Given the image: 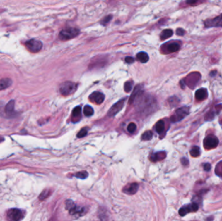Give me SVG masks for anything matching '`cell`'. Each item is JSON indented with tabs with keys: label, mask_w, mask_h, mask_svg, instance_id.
Instances as JSON below:
<instances>
[{
	"label": "cell",
	"mask_w": 222,
	"mask_h": 221,
	"mask_svg": "<svg viewBox=\"0 0 222 221\" xmlns=\"http://www.w3.org/2000/svg\"><path fill=\"white\" fill-rule=\"evenodd\" d=\"M133 102L135 103L136 108L143 113L151 112L155 104V100L153 97L149 94H144L143 91L138 95Z\"/></svg>",
	"instance_id": "1"
},
{
	"label": "cell",
	"mask_w": 222,
	"mask_h": 221,
	"mask_svg": "<svg viewBox=\"0 0 222 221\" xmlns=\"http://www.w3.org/2000/svg\"><path fill=\"white\" fill-rule=\"evenodd\" d=\"M65 204L66 209L69 211L70 214L72 215L81 216L85 213V208L77 206L71 200H68L66 201Z\"/></svg>",
	"instance_id": "2"
},
{
	"label": "cell",
	"mask_w": 222,
	"mask_h": 221,
	"mask_svg": "<svg viewBox=\"0 0 222 221\" xmlns=\"http://www.w3.org/2000/svg\"><path fill=\"white\" fill-rule=\"evenodd\" d=\"M79 30L77 28L69 27L62 30L59 34V38L61 40H68L76 37L79 34Z\"/></svg>",
	"instance_id": "3"
},
{
	"label": "cell",
	"mask_w": 222,
	"mask_h": 221,
	"mask_svg": "<svg viewBox=\"0 0 222 221\" xmlns=\"http://www.w3.org/2000/svg\"><path fill=\"white\" fill-rule=\"evenodd\" d=\"M77 87V85L76 83L71 82H65L62 83L60 86V92L64 96H68L72 94L76 91Z\"/></svg>",
	"instance_id": "4"
},
{
	"label": "cell",
	"mask_w": 222,
	"mask_h": 221,
	"mask_svg": "<svg viewBox=\"0 0 222 221\" xmlns=\"http://www.w3.org/2000/svg\"><path fill=\"white\" fill-rule=\"evenodd\" d=\"M189 113V108L187 106H184L182 108L177 109L175 111V113L171 117L170 121L172 123H177L184 119L186 116L188 115Z\"/></svg>",
	"instance_id": "5"
},
{
	"label": "cell",
	"mask_w": 222,
	"mask_h": 221,
	"mask_svg": "<svg viewBox=\"0 0 222 221\" xmlns=\"http://www.w3.org/2000/svg\"><path fill=\"white\" fill-rule=\"evenodd\" d=\"M23 217H24V214L23 211L19 209H11L7 211V213L8 221H20Z\"/></svg>",
	"instance_id": "6"
},
{
	"label": "cell",
	"mask_w": 222,
	"mask_h": 221,
	"mask_svg": "<svg viewBox=\"0 0 222 221\" xmlns=\"http://www.w3.org/2000/svg\"><path fill=\"white\" fill-rule=\"evenodd\" d=\"M42 42L36 39H31L25 42V46L29 51L31 53H37L42 48Z\"/></svg>",
	"instance_id": "7"
},
{
	"label": "cell",
	"mask_w": 222,
	"mask_h": 221,
	"mask_svg": "<svg viewBox=\"0 0 222 221\" xmlns=\"http://www.w3.org/2000/svg\"><path fill=\"white\" fill-rule=\"evenodd\" d=\"M219 143V140L217 137L214 135H209L206 136L204 139V147L206 149H211L216 148Z\"/></svg>",
	"instance_id": "8"
},
{
	"label": "cell",
	"mask_w": 222,
	"mask_h": 221,
	"mask_svg": "<svg viewBox=\"0 0 222 221\" xmlns=\"http://www.w3.org/2000/svg\"><path fill=\"white\" fill-rule=\"evenodd\" d=\"M125 101V99H121L118 101L114 105H112V106L109 110V112H108V116L109 117H113V116L116 115L118 112H120L124 106Z\"/></svg>",
	"instance_id": "9"
},
{
	"label": "cell",
	"mask_w": 222,
	"mask_h": 221,
	"mask_svg": "<svg viewBox=\"0 0 222 221\" xmlns=\"http://www.w3.org/2000/svg\"><path fill=\"white\" fill-rule=\"evenodd\" d=\"M198 209H199L198 204H196V203L193 202L190 204L185 206L182 207L179 210V213L180 215L183 217V216L186 215L187 214L190 213V212L197 211L198 210Z\"/></svg>",
	"instance_id": "10"
},
{
	"label": "cell",
	"mask_w": 222,
	"mask_h": 221,
	"mask_svg": "<svg viewBox=\"0 0 222 221\" xmlns=\"http://www.w3.org/2000/svg\"><path fill=\"white\" fill-rule=\"evenodd\" d=\"M89 99L92 103L97 104H100L105 100V95L99 91H95L89 96Z\"/></svg>",
	"instance_id": "11"
},
{
	"label": "cell",
	"mask_w": 222,
	"mask_h": 221,
	"mask_svg": "<svg viewBox=\"0 0 222 221\" xmlns=\"http://www.w3.org/2000/svg\"><path fill=\"white\" fill-rule=\"evenodd\" d=\"M206 27H222V14L212 20H208L205 22Z\"/></svg>",
	"instance_id": "12"
},
{
	"label": "cell",
	"mask_w": 222,
	"mask_h": 221,
	"mask_svg": "<svg viewBox=\"0 0 222 221\" xmlns=\"http://www.w3.org/2000/svg\"><path fill=\"white\" fill-rule=\"evenodd\" d=\"M139 184L137 183L129 184L124 187L123 191L126 194H128V195H134L139 189Z\"/></svg>",
	"instance_id": "13"
},
{
	"label": "cell",
	"mask_w": 222,
	"mask_h": 221,
	"mask_svg": "<svg viewBox=\"0 0 222 221\" xmlns=\"http://www.w3.org/2000/svg\"><path fill=\"white\" fill-rule=\"evenodd\" d=\"M195 96H196L197 100L203 101L208 96L207 90H206L205 88H201V89H197V90L196 91Z\"/></svg>",
	"instance_id": "14"
},
{
	"label": "cell",
	"mask_w": 222,
	"mask_h": 221,
	"mask_svg": "<svg viewBox=\"0 0 222 221\" xmlns=\"http://www.w3.org/2000/svg\"><path fill=\"white\" fill-rule=\"evenodd\" d=\"M166 156V152H156L155 154H153L151 155V156L150 157V160H151V162H156L157 161H160L164 159L165 158Z\"/></svg>",
	"instance_id": "15"
},
{
	"label": "cell",
	"mask_w": 222,
	"mask_h": 221,
	"mask_svg": "<svg viewBox=\"0 0 222 221\" xmlns=\"http://www.w3.org/2000/svg\"><path fill=\"white\" fill-rule=\"evenodd\" d=\"M13 81L9 78H5L0 79V90L5 89L12 85Z\"/></svg>",
	"instance_id": "16"
},
{
	"label": "cell",
	"mask_w": 222,
	"mask_h": 221,
	"mask_svg": "<svg viewBox=\"0 0 222 221\" xmlns=\"http://www.w3.org/2000/svg\"><path fill=\"white\" fill-rule=\"evenodd\" d=\"M136 58L142 63H146L149 61V56L145 52H140L136 55Z\"/></svg>",
	"instance_id": "17"
},
{
	"label": "cell",
	"mask_w": 222,
	"mask_h": 221,
	"mask_svg": "<svg viewBox=\"0 0 222 221\" xmlns=\"http://www.w3.org/2000/svg\"><path fill=\"white\" fill-rule=\"evenodd\" d=\"M180 49V46L179 44L176 42H173L168 45L167 51L169 53H174L179 51Z\"/></svg>",
	"instance_id": "18"
},
{
	"label": "cell",
	"mask_w": 222,
	"mask_h": 221,
	"mask_svg": "<svg viewBox=\"0 0 222 221\" xmlns=\"http://www.w3.org/2000/svg\"><path fill=\"white\" fill-rule=\"evenodd\" d=\"M142 91H143L142 90V88H141L140 86H136V87L135 88V89H134V91L133 92V94H132L131 96L130 97L129 103H131V102L133 103V101H134V99H135V98L141 93V92H142Z\"/></svg>",
	"instance_id": "19"
},
{
	"label": "cell",
	"mask_w": 222,
	"mask_h": 221,
	"mask_svg": "<svg viewBox=\"0 0 222 221\" xmlns=\"http://www.w3.org/2000/svg\"><path fill=\"white\" fill-rule=\"evenodd\" d=\"M173 34V31L172 29H165L160 33V37L162 40H164L171 37Z\"/></svg>",
	"instance_id": "20"
},
{
	"label": "cell",
	"mask_w": 222,
	"mask_h": 221,
	"mask_svg": "<svg viewBox=\"0 0 222 221\" xmlns=\"http://www.w3.org/2000/svg\"><path fill=\"white\" fill-rule=\"evenodd\" d=\"M164 128H165L164 122L163 120L158 121L157 123V124H156L155 130L158 134H160L163 133L164 130Z\"/></svg>",
	"instance_id": "21"
},
{
	"label": "cell",
	"mask_w": 222,
	"mask_h": 221,
	"mask_svg": "<svg viewBox=\"0 0 222 221\" xmlns=\"http://www.w3.org/2000/svg\"><path fill=\"white\" fill-rule=\"evenodd\" d=\"M81 106H76L72 111L73 119H79V118H81Z\"/></svg>",
	"instance_id": "22"
},
{
	"label": "cell",
	"mask_w": 222,
	"mask_h": 221,
	"mask_svg": "<svg viewBox=\"0 0 222 221\" xmlns=\"http://www.w3.org/2000/svg\"><path fill=\"white\" fill-rule=\"evenodd\" d=\"M83 113L86 117H90V116L94 114V110H93L91 106L86 105L85 106V108H84Z\"/></svg>",
	"instance_id": "23"
},
{
	"label": "cell",
	"mask_w": 222,
	"mask_h": 221,
	"mask_svg": "<svg viewBox=\"0 0 222 221\" xmlns=\"http://www.w3.org/2000/svg\"><path fill=\"white\" fill-rule=\"evenodd\" d=\"M201 154L200 149L197 147V146H194L191 149L190 151V155L192 157H198Z\"/></svg>",
	"instance_id": "24"
},
{
	"label": "cell",
	"mask_w": 222,
	"mask_h": 221,
	"mask_svg": "<svg viewBox=\"0 0 222 221\" xmlns=\"http://www.w3.org/2000/svg\"><path fill=\"white\" fill-rule=\"evenodd\" d=\"M152 138H153V133L151 131H150V130L146 131V132L144 133L142 136V139L144 140V141L151 140Z\"/></svg>",
	"instance_id": "25"
},
{
	"label": "cell",
	"mask_w": 222,
	"mask_h": 221,
	"mask_svg": "<svg viewBox=\"0 0 222 221\" xmlns=\"http://www.w3.org/2000/svg\"><path fill=\"white\" fill-rule=\"evenodd\" d=\"M75 177L79 179H82V180H83V179H86L88 177V173L86 171H82L77 172L76 175H75Z\"/></svg>",
	"instance_id": "26"
},
{
	"label": "cell",
	"mask_w": 222,
	"mask_h": 221,
	"mask_svg": "<svg viewBox=\"0 0 222 221\" xmlns=\"http://www.w3.org/2000/svg\"><path fill=\"white\" fill-rule=\"evenodd\" d=\"M87 133H88V129L86 128H83L78 132L77 136L79 138H82L87 135Z\"/></svg>",
	"instance_id": "27"
},
{
	"label": "cell",
	"mask_w": 222,
	"mask_h": 221,
	"mask_svg": "<svg viewBox=\"0 0 222 221\" xmlns=\"http://www.w3.org/2000/svg\"><path fill=\"white\" fill-rule=\"evenodd\" d=\"M132 88H133V84L131 82H126L124 84V89L125 92H130L132 90Z\"/></svg>",
	"instance_id": "28"
},
{
	"label": "cell",
	"mask_w": 222,
	"mask_h": 221,
	"mask_svg": "<svg viewBox=\"0 0 222 221\" xmlns=\"http://www.w3.org/2000/svg\"><path fill=\"white\" fill-rule=\"evenodd\" d=\"M49 195V191L47 189L44 190V191L40 194V196H39V199H40V201H43V200L46 198Z\"/></svg>",
	"instance_id": "29"
},
{
	"label": "cell",
	"mask_w": 222,
	"mask_h": 221,
	"mask_svg": "<svg viewBox=\"0 0 222 221\" xmlns=\"http://www.w3.org/2000/svg\"><path fill=\"white\" fill-rule=\"evenodd\" d=\"M112 18V15H109V16H107L106 17H105L101 21V23L103 25H105L110 22V20Z\"/></svg>",
	"instance_id": "30"
},
{
	"label": "cell",
	"mask_w": 222,
	"mask_h": 221,
	"mask_svg": "<svg viewBox=\"0 0 222 221\" xmlns=\"http://www.w3.org/2000/svg\"><path fill=\"white\" fill-rule=\"evenodd\" d=\"M136 125L133 123H130L127 126V130H128V132L130 133H133L134 131L136 130Z\"/></svg>",
	"instance_id": "31"
},
{
	"label": "cell",
	"mask_w": 222,
	"mask_h": 221,
	"mask_svg": "<svg viewBox=\"0 0 222 221\" xmlns=\"http://www.w3.org/2000/svg\"><path fill=\"white\" fill-rule=\"evenodd\" d=\"M125 61L127 64H132L134 62V59L133 57H131V56H127V57L125 58Z\"/></svg>",
	"instance_id": "32"
},
{
	"label": "cell",
	"mask_w": 222,
	"mask_h": 221,
	"mask_svg": "<svg viewBox=\"0 0 222 221\" xmlns=\"http://www.w3.org/2000/svg\"><path fill=\"white\" fill-rule=\"evenodd\" d=\"M203 168H204V170H205V171H209L211 169V164H209V163H205V165H203Z\"/></svg>",
	"instance_id": "33"
},
{
	"label": "cell",
	"mask_w": 222,
	"mask_h": 221,
	"mask_svg": "<svg viewBox=\"0 0 222 221\" xmlns=\"http://www.w3.org/2000/svg\"><path fill=\"white\" fill-rule=\"evenodd\" d=\"M185 33V31H184L182 29H177V34L179 35V36H182L184 35Z\"/></svg>",
	"instance_id": "34"
},
{
	"label": "cell",
	"mask_w": 222,
	"mask_h": 221,
	"mask_svg": "<svg viewBox=\"0 0 222 221\" xmlns=\"http://www.w3.org/2000/svg\"><path fill=\"white\" fill-rule=\"evenodd\" d=\"M181 162L182 163V165H188V160L187 159V158H183L181 159Z\"/></svg>",
	"instance_id": "35"
}]
</instances>
